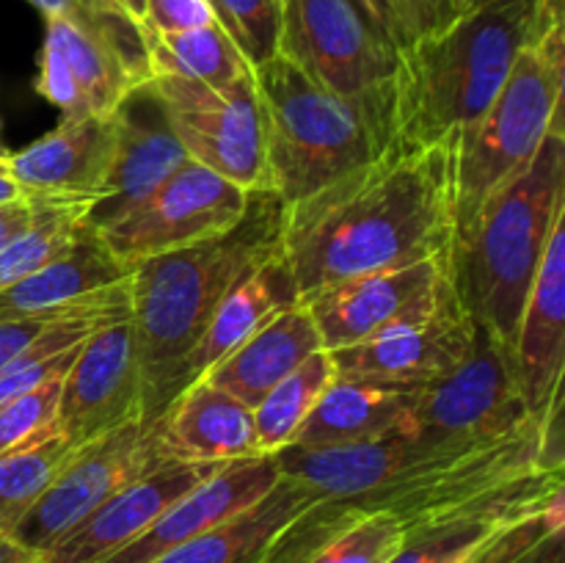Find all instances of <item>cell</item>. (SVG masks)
<instances>
[{
	"label": "cell",
	"instance_id": "cell-1",
	"mask_svg": "<svg viewBox=\"0 0 565 563\" xmlns=\"http://www.w3.org/2000/svg\"><path fill=\"white\" fill-rule=\"evenodd\" d=\"M456 138L392 141L379 158L285 208L279 254L307 304L370 270L450 254L456 235Z\"/></svg>",
	"mask_w": 565,
	"mask_h": 563
},
{
	"label": "cell",
	"instance_id": "cell-2",
	"mask_svg": "<svg viewBox=\"0 0 565 563\" xmlns=\"http://www.w3.org/2000/svg\"><path fill=\"white\" fill-rule=\"evenodd\" d=\"M281 224V199L274 191H252L232 230L132 268L130 320L143 381V423L180 395L193 346L235 282L279 252Z\"/></svg>",
	"mask_w": 565,
	"mask_h": 563
},
{
	"label": "cell",
	"instance_id": "cell-3",
	"mask_svg": "<svg viewBox=\"0 0 565 563\" xmlns=\"http://www.w3.org/2000/svg\"><path fill=\"white\" fill-rule=\"evenodd\" d=\"M565 215V125L480 204L450 246V285L469 318L513 346L524 301Z\"/></svg>",
	"mask_w": 565,
	"mask_h": 563
},
{
	"label": "cell",
	"instance_id": "cell-4",
	"mask_svg": "<svg viewBox=\"0 0 565 563\" xmlns=\"http://www.w3.org/2000/svg\"><path fill=\"white\" fill-rule=\"evenodd\" d=\"M533 0H489L397 53L392 132L397 144L428 147L475 125L500 94L524 47Z\"/></svg>",
	"mask_w": 565,
	"mask_h": 563
},
{
	"label": "cell",
	"instance_id": "cell-5",
	"mask_svg": "<svg viewBox=\"0 0 565 563\" xmlns=\"http://www.w3.org/2000/svg\"><path fill=\"white\" fill-rule=\"evenodd\" d=\"M268 191L296 204L379 158L395 136L384 110L309 81L279 53L254 70Z\"/></svg>",
	"mask_w": 565,
	"mask_h": 563
},
{
	"label": "cell",
	"instance_id": "cell-6",
	"mask_svg": "<svg viewBox=\"0 0 565 563\" xmlns=\"http://www.w3.org/2000/svg\"><path fill=\"white\" fill-rule=\"evenodd\" d=\"M563 88L565 0H533L527 42L511 75L489 110L456 138V232L472 221L491 191L530 163L552 127L563 125Z\"/></svg>",
	"mask_w": 565,
	"mask_h": 563
},
{
	"label": "cell",
	"instance_id": "cell-7",
	"mask_svg": "<svg viewBox=\"0 0 565 563\" xmlns=\"http://www.w3.org/2000/svg\"><path fill=\"white\" fill-rule=\"evenodd\" d=\"M276 53L318 86L373 105L392 119L401 50L359 0H281Z\"/></svg>",
	"mask_w": 565,
	"mask_h": 563
},
{
	"label": "cell",
	"instance_id": "cell-8",
	"mask_svg": "<svg viewBox=\"0 0 565 563\" xmlns=\"http://www.w3.org/2000/svg\"><path fill=\"white\" fill-rule=\"evenodd\" d=\"M533 419L539 417L524 401L513 346L475 323L463 362L445 379L425 384L397 428L428 445H483L516 434Z\"/></svg>",
	"mask_w": 565,
	"mask_h": 563
},
{
	"label": "cell",
	"instance_id": "cell-9",
	"mask_svg": "<svg viewBox=\"0 0 565 563\" xmlns=\"http://www.w3.org/2000/svg\"><path fill=\"white\" fill-rule=\"evenodd\" d=\"M149 86L188 158L246 191H268L254 75L230 92H215L160 61H149Z\"/></svg>",
	"mask_w": 565,
	"mask_h": 563
},
{
	"label": "cell",
	"instance_id": "cell-10",
	"mask_svg": "<svg viewBox=\"0 0 565 563\" xmlns=\"http://www.w3.org/2000/svg\"><path fill=\"white\" fill-rule=\"evenodd\" d=\"M248 196L252 191L191 160L152 196L94 232L103 246L132 270L143 259L232 230L246 213Z\"/></svg>",
	"mask_w": 565,
	"mask_h": 563
},
{
	"label": "cell",
	"instance_id": "cell-11",
	"mask_svg": "<svg viewBox=\"0 0 565 563\" xmlns=\"http://www.w3.org/2000/svg\"><path fill=\"white\" fill-rule=\"evenodd\" d=\"M158 461H163V456L154 445L152 428L143 419L75 447L42 497L17 524L11 539L36 557L44 555L121 486Z\"/></svg>",
	"mask_w": 565,
	"mask_h": 563
},
{
	"label": "cell",
	"instance_id": "cell-12",
	"mask_svg": "<svg viewBox=\"0 0 565 563\" xmlns=\"http://www.w3.org/2000/svg\"><path fill=\"white\" fill-rule=\"evenodd\" d=\"M143 419V381L132 320L121 318L83 342L61 384L50 431L75 447Z\"/></svg>",
	"mask_w": 565,
	"mask_h": 563
},
{
	"label": "cell",
	"instance_id": "cell-13",
	"mask_svg": "<svg viewBox=\"0 0 565 563\" xmlns=\"http://www.w3.org/2000/svg\"><path fill=\"white\" fill-rule=\"evenodd\" d=\"M450 290V254L370 270L331 285L309 298L303 307L312 315L326 351L356 346L390 326L428 312Z\"/></svg>",
	"mask_w": 565,
	"mask_h": 563
},
{
	"label": "cell",
	"instance_id": "cell-14",
	"mask_svg": "<svg viewBox=\"0 0 565 563\" xmlns=\"http://www.w3.org/2000/svg\"><path fill=\"white\" fill-rule=\"evenodd\" d=\"M475 340V320L456 290L441 296L428 312L412 315L356 346L329 351L342 379H379L425 386L445 379L463 362Z\"/></svg>",
	"mask_w": 565,
	"mask_h": 563
},
{
	"label": "cell",
	"instance_id": "cell-15",
	"mask_svg": "<svg viewBox=\"0 0 565 563\" xmlns=\"http://www.w3.org/2000/svg\"><path fill=\"white\" fill-rule=\"evenodd\" d=\"M116 149L103 193L86 213V226L99 230L152 196L185 163H191L171 130L158 94L143 81L114 110Z\"/></svg>",
	"mask_w": 565,
	"mask_h": 563
},
{
	"label": "cell",
	"instance_id": "cell-16",
	"mask_svg": "<svg viewBox=\"0 0 565 563\" xmlns=\"http://www.w3.org/2000/svg\"><path fill=\"white\" fill-rule=\"evenodd\" d=\"M224 464L163 461L143 469L138 478L121 486L114 497L88 513L75 530L55 541L42 557L44 563H103L121 546L147 533L182 495L218 472Z\"/></svg>",
	"mask_w": 565,
	"mask_h": 563
},
{
	"label": "cell",
	"instance_id": "cell-17",
	"mask_svg": "<svg viewBox=\"0 0 565 563\" xmlns=\"http://www.w3.org/2000/svg\"><path fill=\"white\" fill-rule=\"evenodd\" d=\"M561 495H565L563 472L535 467L472 497L445 517L408 528L390 563H458L486 539L533 517Z\"/></svg>",
	"mask_w": 565,
	"mask_h": 563
},
{
	"label": "cell",
	"instance_id": "cell-18",
	"mask_svg": "<svg viewBox=\"0 0 565 563\" xmlns=\"http://www.w3.org/2000/svg\"><path fill=\"white\" fill-rule=\"evenodd\" d=\"M279 478L281 472L274 453H257V456L224 464L218 472H213L207 480L193 486L188 495H182L147 533H141L136 541L105 557L103 563L158 561L174 546L207 533L215 524L226 522L230 517L263 500L279 484Z\"/></svg>",
	"mask_w": 565,
	"mask_h": 563
},
{
	"label": "cell",
	"instance_id": "cell-19",
	"mask_svg": "<svg viewBox=\"0 0 565 563\" xmlns=\"http://www.w3.org/2000/svg\"><path fill=\"white\" fill-rule=\"evenodd\" d=\"M116 149V121L108 116H61L58 127L9 152L6 171L33 196L99 199Z\"/></svg>",
	"mask_w": 565,
	"mask_h": 563
},
{
	"label": "cell",
	"instance_id": "cell-20",
	"mask_svg": "<svg viewBox=\"0 0 565 563\" xmlns=\"http://www.w3.org/2000/svg\"><path fill=\"white\" fill-rule=\"evenodd\" d=\"M158 453L169 461L230 464L257 456L254 408L207 379L188 384L163 412L149 419Z\"/></svg>",
	"mask_w": 565,
	"mask_h": 563
},
{
	"label": "cell",
	"instance_id": "cell-21",
	"mask_svg": "<svg viewBox=\"0 0 565 563\" xmlns=\"http://www.w3.org/2000/svg\"><path fill=\"white\" fill-rule=\"evenodd\" d=\"M519 381L535 417L563 390L565 370V215L555 224L541 268L524 301L516 340Z\"/></svg>",
	"mask_w": 565,
	"mask_h": 563
},
{
	"label": "cell",
	"instance_id": "cell-22",
	"mask_svg": "<svg viewBox=\"0 0 565 563\" xmlns=\"http://www.w3.org/2000/svg\"><path fill=\"white\" fill-rule=\"evenodd\" d=\"M315 351H323L318 326L303 304H292L259 326L246 342H241L202 379L254 408Z\"/></svg>",
	"mask_w": 565,
	"mask_h": 563
},
{
	"label": "cell",
	"instance_id": "cell-23",
	"mask_svg": "<svg viewBox=\"0 0 565 563\" xmlns=\"http://www.w3.org/2000/svg\"><path fill=\"white\" fill-rule=\"evenodd\" d=\"M292 304L301 301H298L292 276L279 252L248 268L235 282V287L226 293L224 301L210 318L204 334L193 346L185 370H182V390L207 375L221 359L230 357L259 326H265L276 312L292 307Z\"/></svg>",
	"mask_w": 565,
	"mask_h": 563
},
{
	"label": "cell",
	"instance_id": "cell-24",
	"mask_svg": "<svg viewBox=\"0 0 565 563\" xmlns=\"http://www.w3.org/2000/svg\"><path fill=\"white\" fill-rule=\"evenodd\" d=\"M423 386L337 375L298 428L292 445H348L395 431L417 403Z\"/></svg>",
	"mask_w": 565,
	"mask_h": 563
},
{
	"label": "cell",
	"instance_id": "cell-25",
	"mask_svg": "<svg viewBox=\"0 0 565 563\" xmlns=\"http://www.w3.org/2000/svg\"><path fill=\"white\" fill-rule=\"evenodd\" d=\"M315 500L318 497L312 491L281 475L263 500L152 563H263L276 535Z\"/></svg>",
	"mask_w": 565,
	"mask_h": 563
},
{
	"label": "cell",
	"instance_id": "cell-26",
	"mask_svg": "<svg viewBox=\"0 0 565 563\" xmlns=\"http://www.w3.org/2000/svg\"><path fill=\"white\" fill-rule=\"evenodd\" d=\"M132 270L121 265L97 232L88 226L81 241L58 257L55 263L44 265L42 270L31 274L28 279L0 290V320L28 318V315L53 312V309L70 307L81 298L114 287L130 279Z\"/></svg>",
	"mask_w": 565,
	"mask_h": 563
},
{
	"label": "cell",
	"instance_id": "cell-27",
	"mask_svg": "<svg viewBox=\"0 0 565 563\" xmlns=\"http://www.w3.org/2000/svg\"><path fill=\"white\" fill-rule=\"evenodd\" d=\"M88 208H92V199L47 196L39 219L9 246L0 248V290L64 257L88 230Z\"/></svg>",
	"mask_w": 565,
	"mask_h": 563
},
{
	"label": "cell",
	"instance_id": "cell-28",
	"mask_svg": "<svg viewBox=\"0 0 565 563\" xmlns=\"http://www.w3.org/2000/svg\"><path fill=\"white\" fill-rule=\"evenodd\" d=\"M337 379V368L331 353L315 351L303 359L290 375L279 381L263 401L254 406V425H257L259 450L276 453L292 445L303 419L318 406L326 386Z\"/></svg>",
	"mask_w": 565,
	"mask_h": 563
},
{
	"label": "cell",
	"instance_id": "cell-29",
	"mask_svg": "<svg viewBox=\"0 0 565 563\" xmlns=\"http://www.w3.org/2000/svg\"><path fill=\"white\" fill-rule=\"evenodd\" d=\"M149 61L169 64L171 70L215 88L230 92L254 75L248 61L235 47L230 36L221 31L218 22L193 28V31L158 36L149 31Z\"/></svg>",
	"mask_w": 565,
	"mask_h": 563
},
{
	"label": "cell",
	"instance_id": "cell-30",
	"mask_svg": "<svg viewBox=\"0 0 565 563\" xmlns=\"http://www.w3.org/2000/svg\"><path fill=\"white\" fill-rule=\"evenodd\" d=\"M70 453L72 447L53 431L0 453V535L14 533Z\"/></svg>",
	"mask_w": 565,
	"mask_h": 563
},
{
	"label": "cell",
	"instance_id": "cell-31",
	"mask_svg": "<svg viewBox=\"0 0 565 563\" xmlns=\"http://www.w3.org/2000/svg\"><path fill=\"white\" fill-rule=\"evenodd\" d=\"M403 539L406 524L392 513H356L296 563H390Z\"/></svg>",
	"mask_w": 565,
	"mask_h": 563
},
{
	"label": "cell",
	"instance_id": "cell-32",
	"mask_svg": "<svg viewBox=\"0 0 565 563\" xmlns=\"http://www.w3.org/2000/svg\"><path fill=\"white\" fill-rule=\"evenodd\" d=\"M207 6L252 70L274 59L279 50L281 0H207Z\"/></svg>",
	"mask_w": 565,
	"mask_h": 563
},
{
	"label": "cell",
	"instance_id": "cell-33",
	"mask_svg": "<svg viewBox=\"0 0 565 563\" xmlns=\"http://www.w3.org/2000/svg\"><path fill=\"white\" fill-rule=\"evenodd\" d=\"M555 530H565V495L555 497L550 506L541 508L533 517L502 528L500 533L475 546L458 563H519L539 541H544Z\"/></svg>",
	"mask_w": 565,
	"mask_h": 563
},
{
	"label": "cell",
	"instance_id": "cell-34",
	"mask_svg": "<svg viewBox=\"0 0 565 563\" xmlns=\"http://www.w3.org/2000/svg\"><path fill=\"white\" fill-rule=\"evenodd\" d=\"M64 375L25 392V395L11 397L9 403L0 406V453L11 450V447L50 431L55 412H58Z\"/></svg>",
	"mask_w": 565,
	"mask_h": 563
},
{
	"label": "cell",
	"instance_id": "cell-35",
	"mask_svg": "<svg viewBox=\"0 0 565 563\" xmlns=\"http://www.w3.org/2000/svg\"><path fill=\"white\" fill-rule=\"evenodd\" d=\"M397 50L441 33L472 11V0H384Z\"/></svg>",
	"mask_w": 565,
	"mask_h": 563
},
{
	"label": "cell",
	"instance_id": "cell-36",
	"mask_svg": "<svg viewBox=\"0 0 565 563\" xmlns=\"http://www.w3.org/2000/svg\"><path fill=\"white\" fill-rule=\"evenodd\" d=\"M213 11L207 0H147V28L158 36L210 25Z\"/></svg>",
	"mask_w": 565,
	"mask_h": 563
},
{
	"label": "cell",
	"instance_id": "cell-37",
	"mask_svg": "<svg viewBox=\"0 0 565 563\" xmlns=\"http://www.w3.org/2000/svg\"><path fill=\"white\" fill-rule=\"evenodd\" d=\"M97 296V293H94ZM92 298V296H88ZM88 298H81V301L70 304V307H61V309H53V312H42V315H28V318H11V320H0V370L6 368V364L11 362V359L17 357V353L22 351V348L28 346V342L33 340V337L39 334L42 329H47L53 320L64 318L66 312H72V309H77L81 304H86Z\"/></svg>",
	"mask_w": 565,
	"mask_h": 563
},
{
	"label": "cell",
	"instance_id": "cell-38",
	"mask_svg": "<svg viewBox=\"0 0 565 563\" xmlns=\"http://www.w3.org/2000/svg\"><path fill=\"white\" fill-rule=\"evenodd\" d=\"M44 202H47V196L28 193V196L17 199V202L0 204V248L9 246L17 235H22L39 219Z\"/></svg>",
	"mask_w": 565,
	"mask_h": 563
},
{
	"label": "cell",
	"instance_id": "cell-39",
	"mask_svg": "<svg viewBox=\"0 0 565 563\" xmlns=\"http://www.w3.org/2000/svg\"><path fill=\"white\" fill-rule=\"evenodd\" d=\"M28 3L36 6L44 17H66V20H75V17H83L86 11L97 9V6L108 3V0H28Z\"/></svg>",
	"mask_w": 565,
	"mask_h": 563
},
{
	"label": "cell",
	"instance_id": "cell-40",
	"mask_svg": "<svg viewBox=\"0 0 565 563\" xmlns=\"http://www.w3.org/2000/svg\"><path fill=\"white\" fill-rule=\"evenodd\" d=\"M519 563H565V530L546 535Z\"/></svg>",
	"mask_w": 565,
	"mask_h": 563
},
{
	"label": "cell",
	"instance_id": "cell-41",
	"mask_svg": "<svg viewBox=\"0 0 565 563\" xmlns=\"http://www.w3.org/2000/svg\"><path fill=\"white\" fill-rule=\"evenodd\" d=\"M31 557L36 555L28 552L22 544H17L11 535H0V563H28Z\"/></svg>",
	"mask_w": 565,
	"mask_h": 563
},
{
	"label": "cell",
	"instance_id": "cell-42",
	"mask_svg": "<svg viewBox=\"0 0 565 563\" xmlns=\"http://www.w3.org/2000/svg\"><path fill=\"white\" fill-rule=\"evenodd\" d=\"M22 196H28V193L17 185V180L9 174V171L0 169V204L17 202V199H22Z\"/></svg>",
	"mask_w": 565,
	"mask_h": 563
},
{
	"label": "cell",
	"instance_id": "cell-43",
	"mask_svg": "<svg viewBox=\"0 0 565 563\" xmlns=\"http://www.w3.org/2000/svg\"><path fill=\"white\" fill-rule=\"evenodd\" d=\"M116 9L125 11L127 17L138 22V25H147V0H108Z\"/></svg>",
	"mask_w": 565,
	"mask_h": 563
},
{
	"label": "cell",
	"instance_id": "cell-44",
	"mask_svg": "<svg viewBox=\"0 0 565 563\" xmlns=\"http://www.w3.org/2000/svg\"><path fill=\"white\" fill-rule=\"evenodd\" d=\"M359 3H362L364 9H367L370 14H373L375 20H379L381 25H384L386 31H390V14H386V3H384V0H359ZM390 36H392V33H390ZM392 42H395V39H392Z\"/></svg>",
	"mask_w": 565,
	"mask_h": 563
},
{
	"label": "cell",
	"instance_id": "cell-45",
	"mask_svg": "<svg viewBox=\"0 0 565 563\" xmlns=\"http://www.w3.org/2000/svg\"><path fill=\"white\" fill-rule=\"evenodd\" d=\"M6 158H9V149L3 144V125H0V163H6Z\"/></svg>",
	"mask_w": 565,
	"mask_h": 563
},
{
	"label": "cell",
	"instance_id": "cell-46",
	"mask_svg": "<svg viewBox=\"0 0 565 563\" xmlns=\"http://www.w3.org/2000/svg\"><path fill=\"white\" fill-rule=\"evenodd\" d=\"M483 3H489V0H472V9L475 6H483Z\"/></svg>",
	"mask_w": 565,
	"mask_h": 563
},
{
	"label": "cell",
	"instance_id": "cell-47",
	"mask_svg": "<svg viewBox=\"0 0 565 563\" xmlns=\"http://www.w3.org/2000/svg\"><path fill=\"white\" fill-rule=\"evenodd\" d=\"M28 563H44V561H42V557H31V561H28Z\"/></svg>",
	"mask_w": 565,
	"mask_h": 563
},
{
	"label": "cell",
	"instance_id": "cell-48",
	"mask_svg": "<svg viewBox=\"0 0 565 563\" xmlns=\"http://www.w3.org/2000/svg\"><path fill=\"white\" fill-rule=\"evenodd\" d=\"M0 169H6V163H0Z\"/></svg>",
	"mask_w": 565,
	"mask_h": 563
}]
</instances>
